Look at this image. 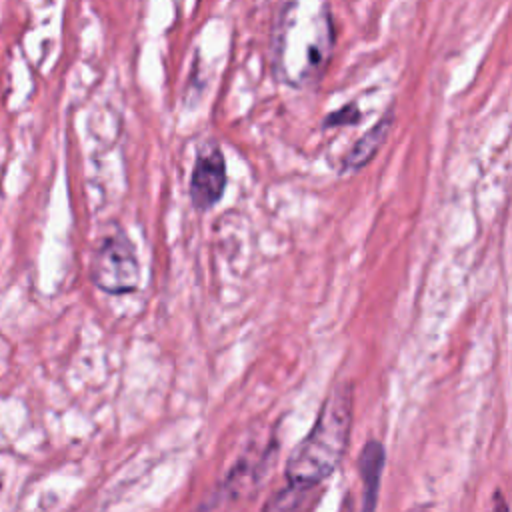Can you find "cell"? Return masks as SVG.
I'll use <instances>...</instances> for the list:
<instances>
[{"label":"cell","mask_w":512,"mask_h":512,"mask_svg":"<svg viewBox=\"0 0 512 512\" xmlns=\"http://www.w3.org/2000/svg\"><path fill=\"white\" fill-rule=\"evenodd\" d=\"M334 20L326 2H288L272 28V74L292 88L316 86L334 52Z\"/></svg>","instance_id":"6da1fadb"},{"label":"cell","mask_w":512,"mask_h":512,"mask_svg":"<svg viewBox=\"0 0 512 512\" xmlns=\"http://www.w3.org/2000/svg\"><path fill=\"white\" fill-rule=\"evenodd\" d=\"M352 428V386H332L310 432L286 462L288 486L314 490L342 462Z\"/></svg>","instance_id":"7a4b0ae2"},{"label":"cell","mask_w":512,"mask_h":512,"mask_svg":"<svg viewBox=\"0 0 512 512\" xmlns=\"http://www.w3.org/2000/svg\"><path fill=\"white\" fill-rule=\"evenodd\" d=\"M92 282L108 294L134 292L140 284V262L132 240L116 230L106 236L92 256Z\"/></svg>","instance_id":"3957f363"},{"label":"cell","mask_w":512,"mask_h":512,"mask_svg":"<svg viewBox=\"0 0 512 512\" xmlns=\"http://www.w3.org/2000/svg\"><path fill=\"white\" fill-rule=\"evenodd\" d=\"M226 188V160L218 144L206 142L198 154L190 174L188 194L190 202L198 212L210 210Z\"/></svg>","instance_id":"277c9868"},{"label":"cell","mask_w":512,"mask_h":512,"mask_svg":"<svg viewBox=\"0 0 512 512\" xmlns=\"http://www.w3.org/2000/svg\"><path fill=\"white\" fill-rule=\"evenodd\" d=\"M384 460H386L384 446L378 440H368L358 456V470L362 478V512L376 510Z\"/></svg>","instance_id":"5b68a950"},{"label":"cell","mask_w":512,"mask_h":512,"mask_svg":"<svg viewBox=\"0 0 512 512\" xmlns=\"http://www.w3.org/2000/svg\"><path fill=\"white\" fill-rule=\"evenodd\" d=\"M392 112H388L386 116H382L368 132H364L354 146L346 152V156L342 158V168L344 170H358L362 166H366L374 154L380 150V146L384 144V140L390 134V126H392Z\"/></svg>","instance_id":"8992f818"},{"label":"cell","mask_w":512,"mask_h":512,"mask_svg":"<svg viewBox=\"0 0 512 512\" xmlns=\"http://www.w3.org/2000/svg\"><path fill=\"white\" fill-rule=\"evenodd\" d=\"M308 492L310 490L286 486L284 490H280V492H276L274 496L268 498L262 512H300L304 502H306Z\"/></svg>","instance_id":"52a82bcc"},{"label":"cell","mask_w":512,"mask_h":512,"mask_svg":"<svg viewBox=\"0 0 512 512\" xmlns=\"http://www.w3.org/2000/svg\"><path fill=\"white\" fill-rule=\"evenodd\" d=\"M360 120V110L356 106V102H350L338 110H334L332 114L326 116L324 126H344V124H354Z\"/></svg>","instance_id":"ba28073f"}]
</instances>
